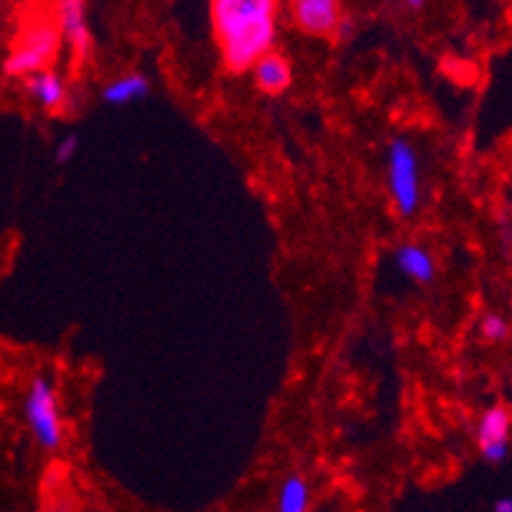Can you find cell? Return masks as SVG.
<instances>
[{"mask_svg": "<svg viewBox=\"0 0 512 512\" xmlns=\"http://www.w3.org/2000/svg\"><path fill=\"white\" fill-rule=\"evenodd\" d=\"M278 0H212V23L222 59L248 72L276 44Z\"/></svg>", "mask_w": 512, "mask_h": 512, "instance_id": "6da1fadb", "label": "cell"}, {"mask_svg": "<svg viewBox=\"0 0 512 512\" xmlns=\"http://www.w3.org/2000/svg\"><path fill=\"white\" fill-rule=\"evenodd\" d=\"M62 23L59 18H34V21L23 29L13 46L11 57L6 62V74L11 77H31L57 59L59 46H62Z\"/></svg>", "mask_w": 512, "mask_h": 512, "instance_id": "7a4b0ae2", "label": "cell"}, {"mask_svg": "<svg viewBox=\"0 0 512 512\" xmlns=\"http://www.w3.org/2000/svg\"><path fill=\"white\" fill-rule=\"evenodd\" d=\"M388 184L400 217H413L418 204H421V176H418L416 151L403 138L390 143Z\"/></svg>", "mask_w": 512, "mask_h": 512, "instance_id": "3957f363", "label": "cell"}, {"mask_svg": "<svg viewBox=\"0 0 512 512\" xmlns=\"http://www.w3.org/2000/svg\"><path fill=\"white\" fill-rule=\"evenodd\" d=\"M26 421L31 434L46 451H57L62 446V416L54 385L46 377H36L26 395Z\"/></svg>", "mask_w": 512, "mask_h": 512, "instance_id": "277c9868", "label": "cell"}, {"mask_svg": "<svg viewBox=\"0 0 512 512\" xmlns=\"http://www.w3.org/2000/svg\"><path fill=\"white\" fill-rule=\"evenodd\" d=\"M293 23L304 34L319 36H337L339 23H342V6L339 0H291Z\"/></svg>", "mask_w": 512, "mask_h": 512, "instance_id": "5b68a950", "label": "cell"}, {"mask_svg": "<svg viewBox=\"0 0 512 512\" xmlns=\"http://www.w3.org/2000/svg\"><path fill=\"white\" fill-rule=\"evenodd\" d=\"M57 18L62 23V34L67 39L69 49H72L74 59H82L90 54V31H87L85 18V0H59L57 3Z\"/></svg>", "mask_w": 512, "mask_h": 512, "instance_id": "8992f818", "label": "cell"}, {"mask_svg": "<svg viewBox=\"0 0 512 512\" xmlns=\"http://www.w3.org/2000/svg\"><path fill=\"white\" fill-rule=\"evenodd\" d=\"M253 79L255 85L260 87L268 95H281L283 90H288L291 85V64L286 62V57H281L278 51H268L258 62L253 64Z\"/></svg>", "mask_w": 512, "mask_h": 512, "instance_id": "52a82bcc", "label": "cell"}, {"mask_svg": "<svg viewBox=\"0 0 512 512\" xmlns=\"http://www.w3.org/2000/svg\"><path fill=\"white\" fill-rule=\"evenodd\" d=\"M395 263H398L400 271L406 273L411 281H418V283L434 281V273H436L434 258H431V253L423 250L421 245H403V248H398V253H395Z\"/></svg>", "mask_w": 512, "mask_h": 512, "instance_id": "ba28073f", "label": "cell"}, {"mask_svg": "<svg viewBox=\"0 0 512 512\" xmlns=\"http://www.w3.org/2000/svg\"><path fill=\"white\" fill-rule=\"evenodd\" d=\"M29 95L34 97L44 110H59V107L64 105V100H67V90H64L62 77L49 72V69H44V72L39 74H31Z\"/></svg>", "mask_w": 512, "mask_h": 512, "instance_id": "9c48e42d", "label": "cell"}, {"mask_svg": "<svg viewBox=\"0 0 512 512\" xmlns=\"http://www.w3.org/2000/svg\"><path fill=\"white\" fill-rule=\"evenodd\" d=\"M148 95V79L143 74H128V77L115 79L113 85H107L102 92V100L110 105H128L133 100H141Z\"/></svg>", "mask_w": 512, "mask_h": 512, "instance_id": "30bf717a", "label": "cell"}, {"mask_svg": "<svg viewBox=\"0 0 512 512\" xmlns=\"http://www.w3.org/2000/svg\"><path fill=\"white\" fill-rule=\"evenodd\" d=\"M309 507V484L304 477H288L278 492V510L304 512Z\"/></svg>", "mask_w": 512, "mask_h": 512, "instance_id": "8fae6325", "label": "cell"}, {"mask_svg": "<svg viewBox=\"0 0 512 512\" xmlns=\"http://www.w3.org/2000/svg\"><path fill=\"white\" fill-rule=\"evenodd\" d=\"M479 444H484V441H502L507 439V434H510V413L505 411V408H492V411H487L482 416V421H479Z\"/></svg>", "mask_w": 512, "mask_h": 512, "instance_id": "7c38bea8", "label": "cell"}, {"mask_svg": "<svg viewBox=\"0 0 512 512\" xmlns=\"http://www.w3.org/2000/svg\"><path fill=\"white\" fill-rule=\"evenodd\" d=\"M482 334L484 339H490V342H500V339L507 337V324L500 316H487V319L482 321Z\"/></svg>", "mask_w": 512, "mask_h": 512, "instance_id": "4fadbf2b", "label": "cell"}, {"mask_svg": "<svg viewBox=\"0 0 512 512\" xmlns=\"http://www.w3.org/2000/svg\"><path fill=\"white\" fill-rule=\"evenodd\" d=\"M482 454H484V459H487V462H492V464L502 462V459H505V456H507V439H502V441H484V444H482Z\"/></svg>", "mask_w": 512, "mask_h": 512, "instance_id": "5bb4252c", "label": "cell"}, {"mask_svg": "<svg viewBox=\"0 0 512 512\" xmlns=\"http://www.w3.org/2000/svg\"><path fill=\"white\" fill-rule=\"evenodd\" d=\"M77 148H79L77 136H64L62 141L57 143V164H67V161H72Z\"/></svg>", "mask_w": 512, "mask_h": 512, "instance_id": "9a60e30c", "label": "cell"}, {"mask_svg": "<svg viewBox=\"0 0 512 512\" xmlns=\"http://www.w3.org/2000/svg\"><path fill=\"white\" fill-rule=\"evenodd\" d=\"M497 512H512V500H500L495 505Z\"/></svg>", "mask_w": 512, "mask_h": 512, "instance_id": "2e32d148", "label": "cell"}, {"mask_svg": "<svg viewBox=\"0 0 512 512\" xmlns=\"http://www.w3.org/2000/svg\"><path fill=\"white\" fill-rule=\"evenodd\" d=\"M406 6L411 8V11H421V8L426 6V0H406Z\"/></svg>", "mask_w": 512, "mask_h": 512, "instance_id": "e0dca14e", "label": "cell"}]
</instances>
